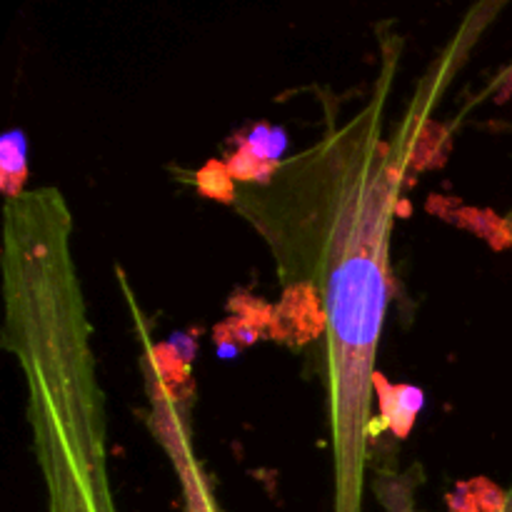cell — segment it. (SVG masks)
Segmentation results:
<instances>
[{
  "label": "cell",
  "mask_w": 512,
  "mask_h": 512,
  "mask_svg": "<svg viewBox=\"0 0 512 512\" xmlns=\"http://www.w3.org/2000/svg\"><path fill=\"white\" fill-rule=\"evenodd\" d=\"M160 448L168 455L170 465L178 478L180 493H183V510L185 512H218L215 505L213 488L208 483L203 465L195 455L190 433L185 425H170L160 435Z\"/></svg>",
  "instance_id": "3957f363"
},
{
  "label": "cell",
  "mask_w": 512,
  "mask_h": 512,
  "mask_svg": "<svg viewBox=\"0 0 512 512\" xmlns=\"http://www.w3.org/2000/svg\"><path fill=\"white\" fill-rule=\"evenodd\" d=\"M383 503L388 512H418L410 495L400 488H385ZM450 508L453 512H512V488L500 490L488 480H473L460 485Z\"/></svg>",
  "instance_id": "277c9868"
},
{
  "label": "cell",
  "mask_w": 512,
  "mask_h": 512,
  "mask_svg": "<svg viewBox=\"0 0 512 512\" xmlns=\"http://www.w3.org/2000/svg\"><path fill=\"white\" fill-rule=\"evenodd\" d=\"M75 225L33 218L0 243L3 348L25 385V420L48 512H120L110 483L108 413Z\"/></svg>",
  "instance_id": "7a4b0ae2"
},
{
  "label": "cell",
  "mask_w": 512,
  "mask_h": 512,
  "mask_svg": "<svg viewBox=\"0 0 512 512\" xmlns=\"http://www.w3.org/2000/svg\"><path fill=\"white\" fill-rule=\"evenodd\" d=\"M400 43L385 40L368 103L260 185L233 195L263 235L288 293L320 300L328 370L333 512H363L373 438L375 358L390 300V240L403 190L430 125L428 95L388 128Z\"/></svg>",
  "instance_id": "6da1fadb"
},
{
  "label": "cell",
  "mask_w": 512,
  "mask_h": 512,
  "mask_svg": "<svg viewBox=\"0 0 512 512\" xmlns=\"http://www.w3.org/2000/svg\"><path fill=\"white\" fill-rule=\"evenodd\" d=\"M25 178H28V165H25V135L13 130L5 133L0 140V188L3 198H18L25 190Z\"/></svg>",
  "instance_id": "8992f818"
},
{
  "label": "cell",
  "mask_w": 512,
  "mask_h": 512,
  "mask_svg": "<svg viewBox=\"0 0 512 512\" xmlns=\"http://www.w3.org/2000/svg\"><path fill=\"white\" fill-rule=\"evenodd\" d=\"M375 395H378L380 418H383L385 428L398 440L408 438L415 425V418H418L420 408H423V393L413 388V385H393L383 375H378Z\"/></svg>",
  "instance_id": "5b68a950"
}]
</instances>
